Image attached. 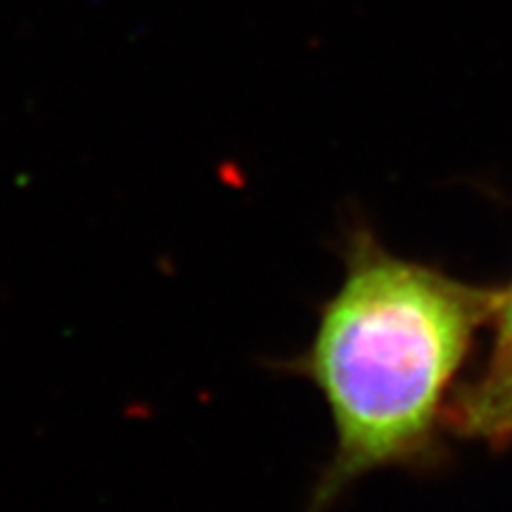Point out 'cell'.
Returning a JSON list of instances; mask_svg holds the SVG:
<instances>
[{"mask_svg": "<svg viewBox=\"0 0 512 512\" xmlns=\"http://www.w3.org/2000/svg\"><path fill=\"white\" fill-rule=\"evenodd\" d=\"M494 342L477 373L453 389L444 427L463 441L494 453L512 448V283L505 287L494 320Z\"/></svg>", "mask_w": 512, "mask_h": 512, "instance_id": "obj_2", "label": "cell"}, {"mask_svg": "<svg viewBox=\"0 0 512 512\" xmlns=\"http://www.w3.org/2000/svg\"><path fill=\"white\" fill-rule=\"evenodd\" d=\"M342 261L309 347L280 363L318 389L335 427L304 512H332L377 470L434 475L451 463L446 406L505 292L392 254L366 223L347 230Z\"/></svg>", "mask_w": 512, "mask_h": 512, "instance_id": "obj_1", "label": "cell"}]
</instances>
